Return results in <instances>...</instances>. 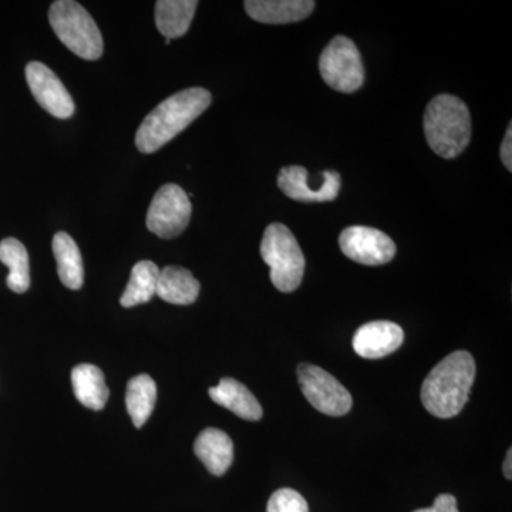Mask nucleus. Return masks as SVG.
I'll return each mask as SVG.
<instances>
[{
	"label": "nucleus",
	"mask_w": 512,
	"mask_h": 512,
	"mask_svg": "<svg viewBox=\"0 0 512 512\" xmlns=\"http://www.w3.org/2000/svg\"><path fill=\"white\" fill-rule=\"evenodd\" d=\"M261 256L271 268V281L278 291H296L305 274V256L295 235L284 224L269 225L261 242Z\"/></svg>",
	"instance_id": "39448f33"
},
{
	"label": "nucleus",
	"mask_w": 512,
	"mask_h": 512,
	"mask_svg": "<svg viewBox=\"0 0 512 512\" xmlns=\"http://www.w3.org/2000/svg\"><path fill=\"white\" fill-rule=\"evenodd\" d=\"M157 402V384L151 376L140 375L133 377L127 384V412L137 429L146 424L153 414Z\"/></svg>",
	"instance_id": "412c9836"
},
{
	"label": "nucleus",
	"mask_w": 512,
	"mask_h": 512,
	"mask_svg": "<svg viewBox=\"0 0 512 512\" xmlns=\"http://www.w3.org/2000/svg\"><path fill=\"white\" fill-rule=\"evenodd\" d=\"M211 101V93L202 87L181 90L165 99L138 127V151L143 154L156 153L197 120L210 107Z\"/></svg>",
	"instance_id": "f03ea898"
},
{
	"label": "nucleus",
	"mask_w": 512,
	"mask_h": 512,
	"mask_svg": "<svg viewBox=\"0 0 512 512\" xmlns=\"http://www.w3.org/2000/svg\"><path fill=\"white\" fill-rule=\"evenodd\" d=\"M424 134L437 156L456 158L471 140V116L467 104L451 94L434 97L424 113Z\"/></svg>",
	"instance_id": "7ed1b4c3"
},
{
	"label": "nucleus",
	"mask_w": 512,
	"mask_h": 512,
	"mask_svg": "<svg viewBox=\"0 0 512 512\" xmlns=\"http://www.w3.org/2000/svg\"><path fill=\"white\" fill-rule=\"evenodd\" d=\"M201 285L188 269L165 266L158 276L156 295L173 305H191L200 295Z\"/></svg>",
	"instance_id": "dca6fc26"
},
{
	"label": "nucleus",
	"mask_w": 512,
	"mask_h": 512,
	"mask_svg": "<svg viewBox=\"0 0 512 512\" xmlns=\"http://www.w3.org/2000/svg\"><path fill=\"white\" fill-rule=\"evenodd\" d=\"M26 80L37 103L47 113L60 120L70 119L76 106L59 77L46 64L30 62L26 66Z\"/></svg>",
	"instance_id": "9b49d317"
},
{
	"label": "nucleus",
	"mask_w": 512,
	"mask_h": 512,
	"mask_svg": "<svg viewBox=\"0 0 512 512\" xmlns=\"http://www.w3.org/2000/svg\"><path fill=\"white\" fill-rule=\"evenodd\" d=\"M298 379L303 396L320 413L340 417L352 409L353 400L348 389L319 366L303 363L298 367Z\"/></svg>",
	"instance_id": "6e6552de"
},
{
	"label": "nucleus",
	"mask_w": 512,
	"mask_h": 512,
	"mask_svg": "<svg viewBox=\"0 0 512 512\" xmlns=\"http://www.w3.org/2000/svg\"><path fill=\"white\" fill-rule=\"evenodd\" d=\"M0 262L8 266L6 278L10 291L28 292L30 288L29 254L25 245L16 238H6L0 242Z\"/></svg>",
	"instance_id": "4be33fe9"
},
{
	"label": "nucleus",
	"mask_w": 512,
	"mask_h": 512,
	"mask_svg": "<svg viewBox=\"0 0 512 512\" xmlns=\"http://www.w3.org/2000/svg\"><path fill=\"white\" fill-rule=\"evenodd\" d=\"M413 512H460L457 507V500L454 495L440 494L429 508H420Z\"/></svg>",
	"instance_id": "b1692460"
},
{
	"label": "nucleus",
	"mask_w": 512,
	"mask_h": 512,
	"mask_svg": "<svg viewBox=\"0 0 512 512\" xmlns=\"http://www.w3.org/2000/svg\"><path fill=\"white\" fill-rule=\"evenodd\" d=\"M512 450H508L507 458H505L504 461V476L507 478V480H511L512 478Z\"/></svg>",
	"instance_id": "a878e982"
},
{
	"label": "nucleus",
	"mask_w": 512,
	"mask_h": 512,
	"mask_svg": "<svg viewBox=\"0 0 512 512\" xmlns=\"http://www.w3.org/2000/svg\"><path fill=\"white\" fill-rule=\"evenodd\" d=\"M474 379L476 360L466 350H457L444 357L421 387L424 409L439 419L456 417L470 399Z\"/></svg>",
	"instance_id": "f257e3e1"
},
{
	"label": "nucleus",
	"mask_w": 512,
	"mask_h": 512,
	"mask_svg": "<svg viewBox=\"0 0 512 512\" xmlns=\"http://www.w3.org/2000/svg\"><path fill=\"white\" fill-rule=\"evenodd\" d=\"M72 386L76 399L89 409H104L109 400V387L100 367L87 365V363L74 367Z\"/></svg>",
	"instance_id": "f3484780"
},
{
	"label": "nucleus",
	"mask_w": 512,
	"mask_h": 512,
	"mask_svg": "<svg viewBox=\"0 0 512 512\" xmlns=\"http://www.w3.org/2000/svg\"><path fill=\"white\" fill-rule=\"evenodd\" d=\"M210 397L215 403L231 410L241 419L258 421L264 416L261 403L256 400L251 390L231 377H225L218 386L211 387Z\"/></svg>",
	"instance_id": "2eb2a0df"
},
{
	"label": "nucleus",
	"mask_w": 512,
	"mask_h": 512,
	"mask_svg": "<svg viewBox=\"0 0 512 512\" xmlns=\"http://www.w3.org/2000/svg\"><path fill=\"white\" fill-rule=\"evenodd\" d=\"M158 276H160V268L154 262L140 261L134 265L126 291L120 298L121 306L134 308L150 302L157 292Z\"/></svg>",
	"instance_id": "aec40b11"
},
{
	"label": "nucleus",
	"mask_w": 512,
	"mask_h": 512,
	"mask_svg": "<svg viewBox=\"0 0 512 512\" xmlns=\"http://www.w3.org/2000/svg\"><path fill=\"white\" fill-rule=\"evenodd\" d=\"M403 342L404 332L397 323L376 320L356 330L352 345L363 359L375 360L392 355Z\"/></svg>",
	"instance_id": "f8f14e48"
},
{
	"label": "nucleus",
	"mask_w": 512,
	"mask_h": 512,
	"mask_svg": "<svg viewBox=\"0 0 512 512\" xmlns=\"http://www.w3.org/2000/svg\"><path fill=\"white\" fill-rule=\"evenodd\" d=\"M339 245L349 259L367 266L387 264L396 255V244L389 235L379 229L362 225L343 229Z\"/></svg>",
	"instance_id": "9d476101"
},
{
	"label": "nucleus",
	"mask_w": 512,
	"mask_h": 512,
	"mask_svg": "<svg viewBox=\"0 0 512 512\" xmlns=\"http://www.w3.org/2000/svg\"><path fill=\"white\" fill-rule=\"evenodd\" d=\"M278 187L291 200L329 202L338 197L342 178L338 171L326 170L312 180L306 168L301 165H289L279 171Z\"/></svg>",
	"instance_id": "1a4fd4ad"
},
{
	"label": "nucleus",
	"mask_w": 512,
	"mask_h": 512,
	"mask_svg": "<svg viewBox=\"0 0 512 512\" xmlns=\"http://www.w3.org/2000/svg\"><path fill=\"white\" fill-rule=\"evenodd\" d=\"M194 453L211 474L221 477L234 461V443L225 431L210 427L195 440Z\"/></svg>",
	"instance_id": "4468645a"
},
{
	"label": "nucleus",
	"mask_w": 512,
	"mask_h": 512,
	"mask_svg": "<svg viewBox=\"0 0 512 512\" xmlns=\"http://www.w3.org/2000/svg\"><path fill=\"white\" fill-rule=\"evenodd\" d=\"M198 2L195 0H158L156 3V25L165 39L184 36L190 29Z\"/></svg>",
	"instance_id": "6ab92c4d"
},
{
	"label": "nucleus",
	"mask_w": 512,
	"mask_h": 512,
	"mask_svg": "<svg viewBox=\"0 0 512 512\" xmlns=\"http://www.w3.org/2000/svg\"><path fill=\"white\" fill-rule=\"evenodd\" d=\"M49 22L56 36L70 52L84 60L103 55V36L92 15L74 0H56L49 10Z\"/></svg>",
	"instance_id": "20e7f679"
},
{
	"label": "nucleus",
	"mask_w": 512,
	"mask_h": 512,
	"mask_svg": "<svg viewBox=\"0 0 512 512\" xmlns=\"http://www.w3.org/2000/svg\"><path fill=\"white\" fill-rule=\"evenodd\" d=\"M57 262V275L66 288H82L84 282L83 258L76 241L66 232H57L52 242Z\"/></svg>",
	"instance_id": "a211bd4d"
},
{
	"label": "nucleus",
	"mask_w": 512,
	"mask_h": 512,
	"mask_svg": "<svg viewBox=\"0 0 512 512\" xmlns=\"http://www.w3.org/2000/svg\"><path fill=\"white\" fill-rule=\"evenodd\" d=\"M512 127L511 123L508 126L507 133H505V137L503 140V144H501V160H503L504 167L507 168L508 171H512Z\"/></svg>",
	"instance_id": "393cba45"
},
{
	"label": "nucleus",
	"mask_w": 512,
	"mask_h": 512,
	"mask_svg": "<svg viewBox=\"0 0 512 512\" xmlns=\"http://www.w3.org/2000/svg\"><path fill=\"white\" fill-rule=\"evenodd\" d=\"M191 212L190 197L180 185H163L148 208V231L163 239L177 238L190 224Z\"/></svg>",
	"instance_id": "0eeeda50"
},
{
	"label": "nucleus",
	"mask_w": 512,
	"mask_h": 512,
	"mask_svg": "<svg viewBox=\"0 0 512 512\" xmlns=\"http://www.w3.org/2000/svg\"><path fill=\"white\" fill-rule=\"evenodd\" d=\"M320 76L340 93H355L365 83V67L355 43L345 36L333 37L319 59Z\"/></svg>",
	"instance_id": "423d86ee"
},
{
	"label": "nucleus",
	"mask_w": 512,
	"mask_h": 512,
	"mask_svg": "<svg viewBox=\"0 0 512 512\" xmlns=\"http://www.w3.org/2000/svg\"><path fill=\"white\" fill-rule=\"evenodd\" d=\"M249 18L265 25H288L301 22L315 10L312 0H247Z\"/></svg>",
	"instance_id": "ddd939ff"
},
{
	"label": "nucleus",
	"mask_w": 512,
	"mask_h": 512,
	"mask_svg": "<svg viewBox=\"0 0 512 512\" xmlns=\"http://www.w3.org/2000/svg\"><path fill=\"white\" fill-rule=\"evenodd\" d=\"M266 512H309V505L298 491L281 488L269 498Z\"/></svg>",
	"instance_id": "5701e85b"
}]
</instances>
